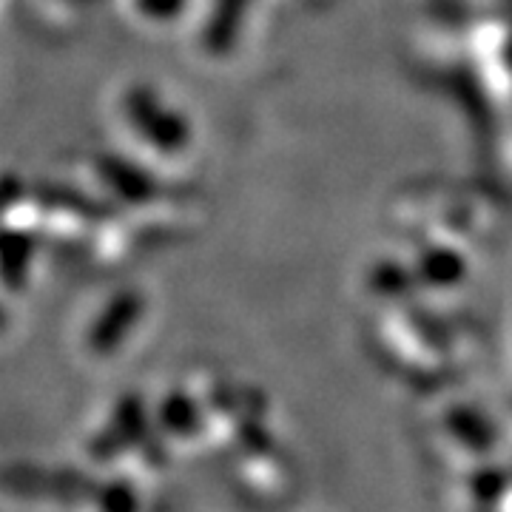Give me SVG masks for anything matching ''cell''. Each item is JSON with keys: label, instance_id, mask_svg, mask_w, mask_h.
<instances>
[{"label": "cell", "instance_id": "1", "mask_svg": "<svg viewBox=\"0 0 512 512\" xmlns=\"http://www.w3.org/2000/svg\"><path fill=\"white\" fill-rule=\"evenodd\" d=\"M148 439H151V430H148L146 402L143 396L128 393L114 407L109 427L89 441V458L97 464H109L131 447H146Z\"/></svg>", "mask_w": 512, "mask_h": 512}, {"label": "cell", "instance_id": "2", "mask_svg": "<svg viewBox=\"0 0 512 512\" xmlns=\"http://www.w3.org/2000/svg\"><path fill=\"white\" fill-rule=\"evenodd\" d=\"M137 319H140V299L123 296V299L111 302L89 330V350L100 353V356L117 350L123 345L128 330L137 325Z\"/></svg>", "mask_w": 512, "mask_h": 512}, {"label": "cell", "instance_id": "3", "mask_svg": "<svg viewBox=\"0 0 512 512\" xmlns=\"http://www.w3.org/2000/svg\"><path fill=\"white\" fill-rule=\"evenodd\" d=\"M157 424L165 436L171 439L188 441L200 436L202 430V410L194 396H188L185 390H171L157 407Z\"/></svg>", "mask_w": 512, "mask_h": 512}, {"label": "cell", "instance_id": "4", "mask_svg": "<svg viewBox=\"0 0 512 512\" xmlns=\"http://www.w3.org/2000/svg\"><path fill=\"white\" fill-rule=\"evenodd\" d=\"M444 427L453 439L467 447L470 453H478V456H487L495 450V430L493 424L487 421V416H481L473 407H450L447 416H444Z\"/></svg>", "mask_w": 512, "mask_h": 512}, {"label": "cell", "instance_id": "5", "mask_svg": "<svg viewBox=\"0 0 512 512\" xmlns=\"http://www.w3.org/2000/svg\"><path fill=\"white\" fill-rule=\"evenodd\" d=\"M512 487V473L498 464H478L467 478V490L481 510H498V504L507 498Z\"/></svg>", "mask_w": 512, "mask_h": 512}, {"label": "cell", "instance_id": "6", "mask_svg": "<svg viewBox=\"0 0 512 512\" xmlns=\"http://www.w3.org/2000/svg\"><path fill=\"white\" fill-rule=\"evenodd\" d=\"M97 512H143L140 490L126 478H111L94 495Z\"/></svg>", "mask_w": 512, "mask_h": 512}, {"label": "cell", "instance_id": "7", "mask_svg": "<svg viewBox=\"0 0 512 512\" xmlns=\"http://www.w3.org/2000/svg\"><path fill=\"white\" fill-rule=\"evenodd\" d=\"M234 439H237L239 447H242L245 453H251V456L268 453V450L274 447L271 433H268V430H265V424H262L259 419H254V416H248V419L239 421Z\"/></svg>", "mask_w": 512, "mask_h": 512}, {"label": "cell", "instance_id": "8", "mask_svg": "<svg viewBox=\"0 0 512 512\" xmlns=\"http://www.w3.org/2000/svg\"><path fill=\"white\" fill-rule=\"evenodd\" d=\"M476 512H498V510H481V507H476Z\"/></svg>", "mask_w": 512, "mask_h": 512}]
</instances>
